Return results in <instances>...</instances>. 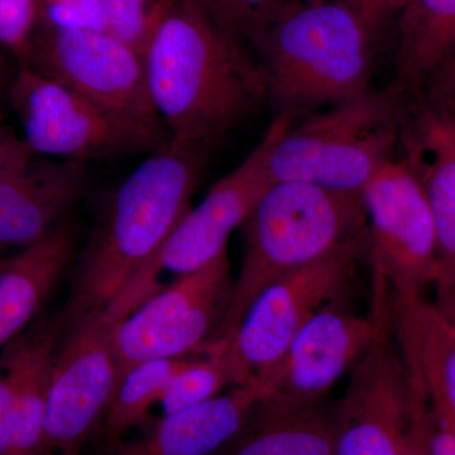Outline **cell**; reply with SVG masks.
I'll return each instance as SVG.
<instances>
[{"label":"cell","mask_w":455,"mask_h":455,"mask_svg":"<svg viewBox=\"0 0 455 455\" xmlns=\"http://www.w3.org/2000/svg\"><path fill=\"white\" fill-rule=\"evenodd\" d=\"M2 252L3 251H0V269L3 268V266L5 265V260H7V259H3Z\"/></svg>","instance_id":"f35d334b"},{"label":"cell","mask_w":455,"mask_h":455,"mask_svg":"<svg viewBox=\"0 0 455 455\" xmlns=\"http://www.w3.org/2000/svg\"><path fill=\"white\" fill-rule=\"evenodd\" d=\"M86 187L85 164L35 161L0 173V251L37 243L64 224Z\"/></svg>","instance_id":"2e32d148"},{"label":"cell","mask_w":455,"mask_h":455,"mask_svg":"<svg viewBox=\"0 0 455 455\" xmlns=\"http://www.w3.org/2000/svg\"><path fill=\"white\" fill-rule=\"evenodd\" d=\"M232 443L227 455H334V424L316 407L280 411L259 403Z\"/></svg>","instance_id":"7402d4cb"},{"label":"cell","mask_w":455,"mask_h":455,"mask_svg":"<svg viewBox=\"0 0 455 455\" xmlns=\"http://www.w3.org/2000/svg\"><path fill=\"white\" fill-rule=\"evenodd\" d=\"M229 386L233 387L232 379L220 355L206 352L194 355L167 386L160 401L163 414H172L211 400Z\"/></svg>","instance_id":"d4e9b609"},{"label":"cell","mask_w":455,"mask_h":455,"mask_svg":"<svg viewBox=\"0 0 455 455\" xmlns=\"http://www.w3.org/2000/svg\"><path fill=\"white\" fill-rule=\"evenodd\" d=\"M204 14L244 47L259 49L267 33L301 3L295 0H194Z\"/></svg>","instance_id":"cb8c5ba5"},{"label":"cell","mask_w":455,"mask_h":455,"mask_svg":"<svg viewBox=\"0 0 455 455\" xmlns=\"http://www.w3.org/2000/svg\"><path fill=\"white\" fill-rule=\"evenodd\" d=\"M434 305L451 324L455 325V292L436 296Z\"/></svg>","instance_id":"e575fe53"},{"label":"cell","mask_w":455,"mask_h":455,"mask_svg":"<svg viewBox=\"0 0 455 455\" xmlns=\"http://www.w3.org/2000/svg\"><path fill=\"white\" fill-rule=\"evenodd\" d=\"M233 283L226 252L116 322L112 346L119 377L143 362L203 353L223 322Z\"/></svg>","instance_id":"30bf717a"},{"label":"cell","mask_w":455,"mask_h":455,"mask_svg":"<svg viewBox=\"0 0 455 455\" xmlns=\"http://www.w3.org/2000/svg\"><path fill=\"white\" fill-rule=\"evenodd\" d=\"M20 68L37 71L128 121L166 134L149 99L142 53L112 32L38 26Z\"/></svg>","instance_id":"8fae6325"},{"label":"cell","mask_w":455,"mask_h":455,"mask_svg":"<svg viewBox=\"0 0 455 455\" xmlns=\"http://www.w3.org/2000/svg\"><path fill=\"white\" fill-rule=\"evenodd\" d=\"M374 33L343 0L293 8L257 49L267 76L268 104L293 121L367 92Z\"/></svg>","instance_id":"3957f363"},{"label":"cell","mask_w":455,"mask_h":455,"mask_svg":"<svg viewBox=\"0 0 455 455\" xmlns=\"http://www.w3.org/2000/svg\"><path fill=\"white\" fill-rule=\"evenodd\" d=\"M7 95L33 155L85 164L154 152L167 143L163 132L128 121L28 68H18Z\"/></svg>","instance_id":"ba28073f"},{"label":"cell","mask_w":455,"mask_h":455,"mask_svg":"<svg viewBox=\"0 0 455 455\" xmlns=\"http://www.w3.org/2000/svg\"><path fill=\"white\" fill-rule=\"evenodd\" d=\"M397 349L436 420L455 430V325L425 298L391 304Z\"/></svg>","instance_id":"ac0fdd59"},{"label":"cell","mask_w":455,"mask_h":455,"mask_svg":"<svg viewBox=\"0 0 455 455\" xmlns=\"http://www.w3.org/2000/svg\"><path fill=\"white\" fill-rule=\"evenodd\" d=\"M376 302L425 298L438 280L436 235L420 182L403 161H388L362 191Z\"/></svg>","instance_id":"9c48e42d"},{"label":"cell","mask_w":455,"mask_h":455,"mask_svg":"<svg viewBox=\"0 0 455 455\" xmlns=\"http://www.w3.org/2000/svg\"><path fill=\"white\" fill-rule=\"evenodd\" d=\"M101 3L108 31L143 55L178 0H101Z\"/></svg>","instance_id":"484cf974"},{"label":"cell","mask_w":455,"mask_h":455,"mask_svg":"<svg viewBox=\"0 0 455 455\" xmlns=\"http://www.w3.org/2000/svg\"><path fill=\"white\" fill-rule=\"evenodd\" d=\"M143 60L149 99L170 145L212 149L268 104L259 60L194 0H178Z\"/></svg>","instance_id":"6da1fadb"},{"label":"cell","mask_w":455,"mask_h":455,"mask_svg":"<svg viewBox=\"0 0 455 455\" xmlns=\"http://www.w3.org/2000/svg\"><path fill=\"white\" fill-rule=\"evenodd\" d=\"M385 2L386 12L388 16L394 12H401L409 4L410 0H383Z\"/></svg>","instance_id":"8d00e7d4"},{"label":"cell","mask_w":455,"mask_h":455,"mask_svg":"<svg viewBox=\"0 0 455 455\" xmlns=\"http://www.w3.org/2000/svg\"><path fill=\"white\" fill-rule=\"evenodd\" d=\"M38 26L66 31H108L101 0H41Z\"/></svg>","instance_id":"83f0119b"},{"label":"cell","mask_w":455,"mask_h":455,"mask_svg":"<svg viewBox=\"0 0 455 455\" xmlns=\"http://www.w3.org/2000/svg\"><path fill=\"white\" fill-rule=\"evenodd\" d=\"M33 160V154L16 134L0 124V173L26 166Z\"/></svg>","instance_id":"1f68e13d"},{"label":"cell","mask_w":455,"mask_h":455,"mask_svg":"<svg viewBox=\"0 0 455 455\" xmlns=\"http://www.w3.org/2000/svg\"><path fill=\"white\" fill-rule=\"evenodd\" d=\"M353 11L357 12L364 22L377 29L388 16L383 0H343Z\"/></svg>","instance_id":"836d02e7"},{"label":"cell","mask_w":455,"mask_h":455,"mask_svg":"<svg viewBox=\"0 0 455 455\" xmlns=\"http://www.w3.org/2000/svg\"><path fill=\"white\" fill-rule=\"evenodd\" d=\"M411 409L407 427L405 455H430V409L427 398L416 383L411 382Z\"/></svg>","instance_id":"f546056e"},{"label":"cell","mask_w":455,"mask_h":455,"mask_svg":"<svg viewBox=\"0 0 455 455\" xmlns=\"http://www.w3.org/2000/svg\"><path fill=\"white\" fill-rule=\"evenodd\" d=\"M295 2L302 3V4H307V3L324 2V0H295Z\"/></svg>","instance_id":"74e56055"},{"label":"cell","mask_w":455,"mask_h":455,"mask_svg":"<svg viewBox=\"0 0 455 455\" xmlns=\"http://www.w3.org/2000/svg\"><path fill=\"white\" fill-rule=\"evenodd\" d=\"M14 387L7 359L0 355V455H9L13 421Z\"/></svg>","instance_id":"4dcf8cb0"},{"label":"cell","mask_w":455,"mask_h":455,"mask_svg":"<svg viewBox=\"0 0 455 455\" xmlns=\"http://www.w3.org/2000/svg\"><path fill=\"white\" fill-rule=\"evenodd\" d=\"M66 329L62 311L37 316L0 355L7 359L14 387L9 455H42L47 395L53 361Z\"/></svg>","instance_id":"d6986e66"},{"label":"cell","mask_w":455,"mask_h":455,"mask_svg":"<svg viewBox=\"0 0 455 455\" xmlns=\"http://www.w3.org/2000/svg\"><path fill=\"white\" fill-rule=\"evenodd\" d=\"M292 123L289 116H276L243 163L220 179L199 205L188 208L158 253L107 307L114 320L127 316L157 292L161 275L169 272L176 278L184 276L227 252L233 230L243 226L274 184L268 175V152L278 134Z\"/></svg>","instance_id":"8992f818"},{"label":"cell","mask_w":455,"mask_h":455,"mask_svg":"<svg viewBox=\"0 0 455 455\" xmlns=\"http://www.w3.org/2000/svg\"><path fill=\"white\" fill-rule=\"evenodd\" d=\"M403 92L368 90L284 128L267 156L272 182L298 181L346 194H362L394 160L405 108Z\"/></svg>","instance_id":"5b68a950"},{"label":"cell","mask_w":455,"mask_h":455,"mask_svg":"<svg viewBox=\"0 0 455 455\" xmlns=\"http://www.w3.org/2000/svg\"><path fill=\"white\" fill-rule=\"evenodd\" d=\"M391 326L355 366L334 421V455H405L411 383Z\"/></svg>","instance_id":"5bb4252c"},{"label":"cell","mask_w":455,"mask_h":455,"mask_svg":"<svg viewBox=\"0 0 455 455\" xmlns=\"http://www.w3.org/2000/svg\"><path fill=\"white\" fill-rule=\"evenodd\" d=\"M265 397L262 385L233 386L211 400L164 415L146 435L116 443L114 455H212L236 438Z\"/></svg>","instance_id":"e0dca14e"},{"label":"cell","mask_w":455,"mask_h":455,"mask_svg":"<svg viewBox=\"0 0 455 455\" xmlns=\"http://www.w3.org/2000/svg\"><path fill=\"white\" fill-rule=\"evenodd\" d=\"M421 103L455 118V51L424 80Z\"/></svg>","instance_id":"f1b7e54d"},{"label":"cell","mask_w":455,"mask_h":455,"mask_svg":"<svg viewBox=\"0 0 455 455\" xmlns=\"http://www.w3.org/2000/svg\"><path fill=\"white\" fill-rule=\"evenodd\" d=\"M116 323L104 309L65 329L51 372L42 455H80L103 421L119 379L112 346Z\"/></svg>","instance_id":"7c38bea8"},{"label":"cell","mask_w":455,"mask_h":455,"mask_svg":"<svg viewBox=\"0 0 455 455\" xmlns=\"http://www.w3.org/2000/svg\"><path fill=\"white\" fill-rule=\"evenodd\" d=\"M391 323V313L363 317L326 305L299 331L263 381L260 405L280 411L316 407Z\"/></svg>","instance_id":"4fadbf2b"},{"label":"cell","mask_w":455,"mask_h":455,"mask_svg":"<svg viewBox=\"0 0 455 455\" xmlns=\"http://www.w3.org/2000/svg\"><path fill=\"white\" fill-rule=\"evenodd\" d=\"M14 74H9L5 62L3 61L0 57V97L3 94H8L9 85H11L12 79H13Z\"/></svg>","instance_id":"d590c367"},{"label":"cell","mask_w":455,"mask_h":455,"mask_svg":"<svg viewBox=\"0 0 455 455\" xmlns=\"http://www.w3.org/2000/svg\"><path fill=\"white\" fill-rule=\"evenodd\" d=\"M400 143L435 227L436 296L455 292V118L420 103L411 116L406 114Z\"/></svg>","instance_id":"9a60e30c"},{"label":"cell","mask_w":455,"mask_h":455,"mask_svg":"<svg viewBox=\"0 0 455 455\" xmlns=\"http://www.w3.org/2000/svg\"><path fill=\"white\" fill-rule=\"evenodd\" d=\"M244 252L223 322L211 343H224L263 290L363 235L361 194L307 182H274L242 226Z\"/></svg>","instance_id":"277c9868"},{"label":"cell","mask_w":455,"mask_h":455,"mask_svg":"<svg viewBox=\"0 0 455 455\" xmlns=\"http://www.w3.org/2000/svg\"><path fill=\"white\" fill-rule=\"evenodd\" d=\"M366 238L367 230L324 259L269 284L233 334L209 348L208 353L220 355L233 386L262 385L299 331L348 283Z\"/></svg>","instance_id":"52a82bcc"},{"label":"cell","mask_w":455,"mask_h":455,"mask_svg":"<svg viewBox=\"0 0 455 455\" xmlns=\"http://www.w3.org/2000/svg\"><path fill=\"white\" fill-rule=\"evenodd\" d=\"M74 233L62 224L9 257L0 269V350L37 319L74 252Z\"/></svg>","instance_id":"ffe728a7"},{"label":"cell","mask_w":455,"mask_h":455,"mask_svg":"<svg viewBox=\"0 0 455 455\" xmlns=\"http://www.w3.org/2000/svg\"><path fill=\"white\" fill-rule=\"evenodd\" d=\"M41 0H0V51L22 65L40 20Z\"/></svg>","instance_id":"4316f807"},{"label":"cell","mask_w":455,"mask_h":455,"mask_svg":"<svg viewBox=\"0 0 455 455\" xmlns=\"http://www.w3.org/2000/svg\"><path fill=\"white\" fill-rule=\"evenodd\" d=\"M209 151L167 142L123 181L77 266L66 328L107 309L158 253L190 208Z\"/></svg>","instance_id":"7a4b0ae2"},{"label":"cell","mask_w":455,"mask_h":455,"mask_svg":"<svg viewBox=\"0 0 455 455\" xmlns=\"http://www.w3.org/2000/svg\"><path fill=\"white\" fill-rule=\"evenodd\" d=\"M194 355L143 362L122 374L103 419L108 442H121L125 433L142 424L151 407L160 403L171 379Z\"/></svg>","instance_id":"603a6c76"},{"label":"cell","mask_w":455,"mask_h":455,"mask_svg":"<svg viewBox=\"0 0 455 455\" xmlns=\"http://www.w3.org/2000/svg\"><path fill=\"white\" fill-rule=\"evenodd\" d=\"M430 455H455V430L436 420L430 412Z\"/></svg>","instance_id":"d6a6232c"},{"label":"cell","mask_w":455,"mask_h":455,"mask_svg":"<svg viewBox=\"0 0 455 455\" xmlns=\"http://www.w3.org/2000/svg\"><path fill=\"white\" fill-rule=\"evenodd\" d=\"M394 88L420 89L455 51V0H410L400 12Z\"/></svg>","instance_id":"44dd1931"}]
</instances>
